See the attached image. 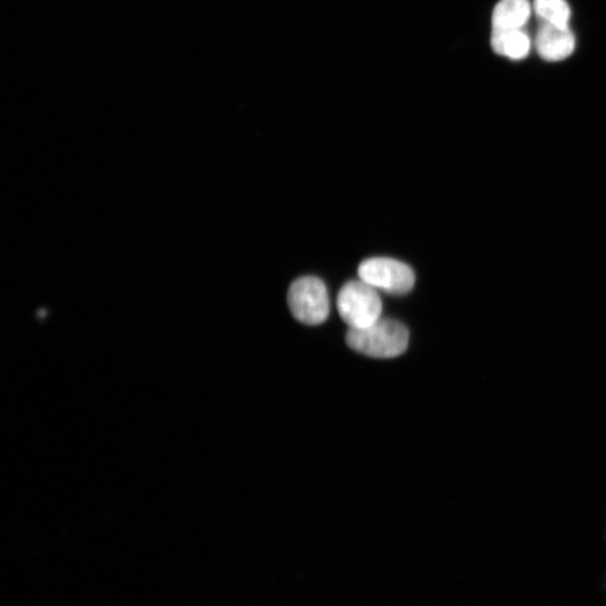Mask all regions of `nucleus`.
Instances as JSON below:
<instances>
[{
  "instance_id": "1",
  "label": "nucleus",
  "mask_w": 606,
  "mask_h": 606,
  "mask_svg": "<svg viewBox=\"0 0 606 606\" xmlns=\"http://www.w3.org/2000/svg\"><path fill=\"white\" fill-rule=\"evenodd\" d=\"M346 341L352 350L374 359H394L406 352L409 331L401 323L380 319L373 325L350 329Z\"/></svg>"
},
{
  "instance_id": "2",
  "label": "nucleus",
  "mask_w": 606,
  "mask_h": 606,
  "mask_svg": "<svg viewBox=\"0 0 606 606\" xmlns=\"http://www.w3.org/2000/svg\"><path fill=\"white\" fill-rule=\"evenodd\" d=\"M337 310L350 329L366 328L381 319L382 300L366 282L351 281L340 289Z\"/></svg>"
},
{
  "instance_id": "3",
  "label": "nucleus",
  "mask_w": 606,
  "mask_h": 606,
  "mask_svg": "<svg viewBox=\"0 0 606 606\" xmlns=\"http://www.w3.org/2000/svg\"><path fill=\"white\" fill-rule=\"evenodd\" d=\"M288 303L293 317L310 326L325 323L330 313L327 288L315 277L295 280L289 289Z\"/></svg>"
},
{
  "instance_id": "4",
  "label": "nucleus",
  "mask_w": 606,
  "mask_h": 606,
  "mask_svg": "<svg viewBox=\"0 0 606 606\" xmlns=\"http://www.w3.org/2000/svg\"><path fill=\"white\" fill-rule=\"evenodd\" d=\"M359 276L371 287L395 295L410 292L416 282L409 266L387 257L366 259L359 268Z\"/></svg>"
},
{
  "instance_id": "5",
  "label": "nucleus",
  "mask_w": 606,
  "mask_h": 606,
  "mask_svg": "<svg viewBox=\"0 0 606 606\" xmlns=\"http://www.w3.org/2000/svg\"><path fill=\"white\" fill-rule=\"evenodd\" d=\"M575 43L570 26L544 23L536 36L537 51L548 62H559L571 57L575 50Z\"/></svg>"
},
{
  "instance_id": "6",
  "label": "nucleus",
  "mask_w": 606,
  "mask_h": 606,
  "mask_svg": "<svg viewBox=\"0 0 606 606\" xmlns=\"http://www.w3.org/2000/svg\"><path fill=\"white\" fill-rule=\"evenodd\" d=\"M491 46L496 54L511 60H524L532 49V39L521 30L493 28Z\"/></svg>"
},
{
  "instance_id": "7",
  "label": "nucleus",
  "mask_w": 606,
  "mask_h": 606,
  "mask_svg": "<svg viewBox=\"0 0 606 606\" xmlns=\"http://www.w3.org/2000/svg\"><path fill=\"white\" fill-rule=\"evenodd\" d=\"M532 16L529 0H501L492 15L493 28L521 30Z\"/></svg>"
},
{
  "instance_id": "8",
  "label": "nucleus",
  "mask_w": 606,
  "mask_h": 606,
  "mask_svg": "<svg viewBox=\"0 0 606 606\" xmlns=\"http://www.w3.org/2000/svg\"><path fill=\"white\" fill-rule=\"evenodd\" d=\"M534 10L545 23L569 26L572 13L567 0H535Z\"/></svg>"
}]
</instances>
